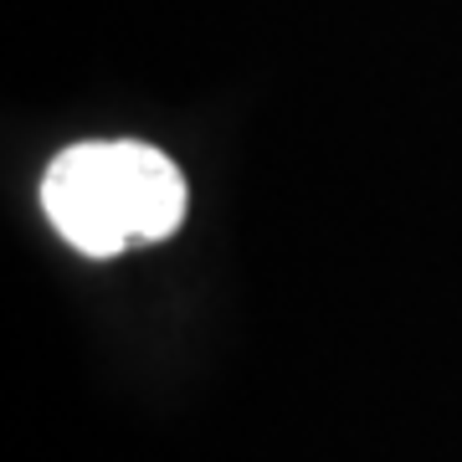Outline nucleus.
<instances>
[{
    "instance_id": "f257e3e1",
    "label": "nucleus",
    "mask_w": 462,
    "mask_h": 462,
    "mask_svg": "<svg viewBox=\"0 0 462 462\" xmlns=\"http://www.w3.org/2000/svg\"><path fill=\"white\" fill-rule=\"evenodd\" d=\"M190 206L185 175L154 144H72L47 165L42 211L83 257H118L129 242L175 236Z\"/></svg>"
}]
</instances>
